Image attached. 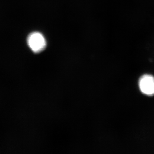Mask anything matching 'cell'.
Masks as SVG:
<instances>
[{"label": "cell", "instance_id": "1", "mask_svg": "<svg viewBox=\"0 0 154 154\" xmlns=\"http://www.w3.org/2000/svg\"><path fill=\"white\" fill-rule=\"evenodd\" d=\"M27 43L33 52H41L46 47V41L43 35L39 32H33L30 34L27 38Z\"/></svg>", "mask_w": 154, "mask_h": 154}, {"label": "cell", "instance_id": "2", "mask_svg": "<svg viewBox=\"0 0 154 154\" xmlns=\"http://www.w3.org/2000/svg\"><path fill=\"white\" fill-rule=\"evenodd\" d=\"M141 91L148 96L154 95V77L150 74H145L141 76L139 81Z\"/></svg>", "mask_w": 154, "mask_h": 154}]
</instances>
